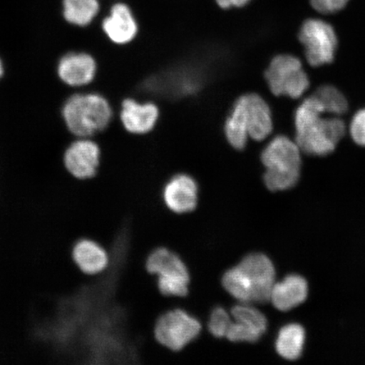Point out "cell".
Masks as SVG:
<instances>
[{
	"label": "cell",
	"mask_w": 365,
	"mask_h": 365,
	"mask_svg": "<svg viewBox=\"0 0 365 365\" xmlns=\"http://www.w3.org/2000/svg\"><path fill=\"white\" fill-rule=\"evenodd\" d=\"M314 96L305 98L294 113L295 141L303 153L325 157L334 152L346 134L344 122L337 116L324 117Z\"/></svg>",
	"instance_id": "1"
},
{
	"label": "cell",
	"mask_w": 365,
	"mask_h": 365,
	"mask_svg": "<svg viewBox=\"0 0 365 365\" xmlns=\"http://www.w3.org/2000/svg\"><path fill=\"white\" fill-rule=\"evenodd\" d=\"M63 124L73 138H96L115 120V107L93 89L73 91L61 105Z\"/></svg>",
	"instance_id": "2"
},
{
	"label": "cell",
	"mask_w": 365,
	"mask_h": 365,
	"mask_svg": "<svg viewBox=\"0 0 365 365\" xmlns=\"http://www.w3.org/2000/svg\"><path fill=\"white\" fill-rule=\"evenodd\" d=\"M302 153L296 141L286 135H277L269 141L261 155L266 168L264 182L268 190L277 192L290 190L297 185L300 178Z\"/></svg>",
	"instance_id": "3"
},
{
	"label": "cell",
	"mask_w": 365,
	"mask_h": 365,
	"mask_svg": "<svg viewBox=\"0 0 365 365\" xmlns=\"http://www.w3.org/2000/svg\"><path fill=\"white\" fill-rule=\"evenodd\" d=\"M264 79L273 95L299 99L309 88V79L302 62L291 54H279L272 59Z\"/></svg>",
	"instance_id": "4"
},
{
	"label": "cell",
	"mask_w": 365,
	"mask_h": 365,
	"mask_svg": "<svg viewBox=\"0 0 365 365\" xmlns=\"http://www.w3.org/2000/svg\"><path fill=\"white\" fill-rule=\"evenodd\" d=\"M299 39L309 66L319 67L334 61L339 39L329 23L314 18L305 21L300 27Z\"/></svg>",
	"instance_id": "5"
},
{
	"label": "cell",
	"mask_w": 365,
	"mask_h": 365,
	"mask_svg": "<svg viewBox=\"0 0 365 365\" xmlns=\"http://www.w3.org/2000/svg\"><path fill=\"white\" fill-rule=\"evenodd\" d=\"M202 331L197 319L182 309H173L162 314L155 324V339L173 351H180L194 341Z\"/></svg>",
	"instance_id": "6"
},
{
	"label": "cell",
	"mask_w": 365,
	"mask_h": 365,
	"mask_svg": "<svg viewBox=\"0 0 365 365\" xmlns=\"http://www.w3.org/2000/svg\"><path fill=\"white\" fill-rule=\"evenodd\" d=\"M56 75L72 91L93 86L98 75L99 63L93 53L86 50H70L58 58Z\"/></svg>",
	"instance_id": "7"
},
{
	"label": "cell",
	"mask_w": 365,
	"mask_h": 365,
	"mask_svg": "<svg viewBox=\"0 0 365 365\" xmlns=\"http://www.w3.org/2000/svg\"><path fill=\"white\" fill-rule=\"evenodd\" d=\"M103 160L101 145L95 138H74L66 145L62 161L75 179L86 181L97 176Z\"/></svg>",
	"instance_id": "8"
},
{
	"label": "cell",
	"mask_w": 365,
	"mask_h": 365,
	"mask_svg": "<svg viewBox=\"0 0 365 365\" xmlns=\"http://www.w3.org/2000/svg\"><path fill=\"white\" fill-rule=\"evenodd\" d=\"M118 122L126 133L143 135L150 133L156 126L159 108L150 102H140L135 98H123L118 108Z\"/></svg>",
	"instance_id": "9"
},
{
	"label": "cell",
	"mask_w": 365,
	"mask_h": 365,
	"mask_svg": "<svg viewBox=\"0 0 365 365\" xmlns=\"http://www.w3.org/2000/svg\"><path fill=\"white\" fill-rule=\"evenodd\" d=\"M241 267L252 284L253 303L264 304L270 301L272 287L275 284L276 269L266 255L252 253L240 262Z\"/></svg>",
	"instance_id": "10"
},
{
	"label": "cell",
	"mask_w": 365,
	"mask_h": 365,
	"mask_svg": "<svg viewBox=\"0 0 365 365\" xmlns=\"http://www.w3.org/2000/svg\"><path fill=\"white\" fill-rule=\"evenodd\" d=\"M102 29L113 45L126 46L133 42L138 34V25L129 6L125 4H114L110 15L104 18Z\"/></svg>",
	"instance_id": "11"
},
{
	"label": "cell",
	"mask_w": 365,
	"mask_h": 365,
	"mask_svg": "<svg viewBox=\"0 0 365 365\" xmlns=\"http://www.w3.org/2000/svg\"><path fill=\"white\" fill-rule=\"evenodd\" d=\"M163 200L168 209L179 214L194 211L198 202L197 184L190 175H177L167 182Z\"/></svg>",
	"instance_id": "12"
},
{
	"label": "cell",
	"mask_w": 365,
	"mask_h": 365,
	"mask_svg": "<svg viewBox=\"0 0 365 365\" xmlns=\"http://www.w3.org/2000/svg\"><path fill=\"white\" fill-rule=\"evenodd\" d=\"M241 97L245 104L250 138L255 141L266 140L273 130L270 107L259 94L248 93Z\"/></svg>",
	"instance_id": "13"
},
{
	"label": "cell",
	"mask_w": 365,
	"mask_h": 365,
	"mask_svg": "<svg viewBox=\"0 0 365 365\" xmlns=\"http://www.w3.org/2000/svg\"><path fill=\"white\" fill-rule=\"evenodd\" d=\"M308 284L303 277L291 274L272 287L270 301L280 312H289L303 304L308 296Z\"/></svg>",
	"instance_id": "14"
},
{
	"label": "cell",
	"mask_w": 365,
	"mask_h": 365,
	"mask_svg": "<svg viewBox=\"0 0 365 365\" xmlns=\"http://www.w3.org/2000/svg\"><path fill=\"white\" fill-rule=\"evenodd\" d=\"M72 257L77 267L86 276H97L108 267L109 255L98 242L81 240L73 248Z\"/></svg>",
	"instance_id": "15"
},
{
	"label": "cell",
	"mask_w": 365,
	"mask_h": 365,
	"mask_svg": "<svg viewBox=\"0 0 365 365\" xmlns=\"http://www.w3.org/2000/svg\"><path fill=\"white\" fill-rule=\"evenodd\" d=\"M145 271L158 278L190 279L188 268L179 255L166 248L160 247L148 255L145 262Z\"/></svg>",
	"instance_id": "16"
},
{
	"label": "cell",
	"mask_w": 365,
	"mask_h": 365,
	"mask_svg": "<svg viewBox=\"0 0 365 365\" xmlns=\"http://www.w3.org/2000/svg\"><path fill=\"white\" fill-rule=\"evenodd\" d=\"M305 331L299 324L291 323L282 327L277 336L275 348L278 354L287 360H296L302 355Z\"/></svg>",
	"instance_id": "17"
},
{
	"label": "cell",
	"mask_w": 365,
	"mask_h": 365,
	"mask_svg": "<svg viewBox=\"0 0 365 365\" xmlns=\"http://www.w3.org/2000/svg\"><path fill=\"white\" fill-rule=\"evenodd\" d=\"M225 134L232 148L243 150L250 138L246 123L245 104L242 97L237 99L225 125Z\"/></svg>",
	"instance_id": "18"
},
{
	"label": "cell",
	"mask_w": 365,
	"mask_h": 365,
	"mask_svg": "<svg viewBox=\"0 0 365 365\" xmlns=\"http://www.w3.org/2000/svg\"><path fill=\"white\" fill-rule=\"evenodd\" d=\"M63 16L72 26L86 27L93 21L99 12L98 0H63Z\"/></svg>",
	"instance_id": "19"
},
{
	"label": "cell",
	"mask_w": 365,
	"mask_h": 365,
	"mask_svg": "<svg viewBox=\"0 0 365 365\" xmlns=\"http://www.w3.org/2000/svg\"><path fill=\"white\" fill-rule=\"evenodd\" d=\"M222 286L228 294L240 302L253 303L252 284L239 264L225 273L222 277Z\"/></svg>",
	"instance_id": "20"
},
{
	"label": "cell",
	"mask_w": 365,
	"mask_h": 365,
	"mask_svg": "<svg viewBox=\"0 0 365 365\" xmlns=\"http://www.w3.org/2000/svg\"><path fill=\"white\" fill-rule=\"evenodd\" d=\"M313 96L322 104L326 114L340 116L349 110V103L344 93L335 86L324 85L314 91Z\"/></svg>",
	"instance_id": "21"
},
{
	"label": "cell",
	"mask_w": 365,
	"mask_h": 365,
	"mask_svg": "<svg viewBox=\"0 0 365 365\" xmlns=\"http://www.w3.org/2000/svg\"><path fill=\"white\" fill-rule=\"evenodd\" d=\"M231 316L235 322L252 328L262 336L267 330L268 322L266 316L250 303L235 305L231 310Z\"/></svg>",
	"instance_id": "22"
},
{
	"label": "cell",
	"mask_w": 365,
	"mask_h": 365,
	"mask_svg": "<svg viewBox=\"0 0 365 365\" xmlns=\"http://www.w3.org/2000/svg\"><path fill=\"white\" fill-rule=\"evenodd\" d=\"M232 321L230 314L225 308L216 307L210 314L208 329L217 339L226 337Z\"/></svg>",
	"instance_id": "23"
},
{
	"label": "cell",
	"mask_w": 365,
	"mask_h": 365,
	"mask_svg": "<svg viewBox=\"0 0 365 365\" xmlns=\"http://www.w3.org/2000/svg\"><path fill=\"white\" fill-rule=\"evenodd\" d=\"M226 337L232 342H257L262 335L244 324L232 322Z\"/></svg>",
	"instance_id": "24"
},
{
	"label": "cell",
	"mask_w": 365,
	"mask_h": 365,
	"mask_svg": "<svg viewBox=\"0 0 365 365\" xmlns=\"http://www.w3.org/2000/svg\"><path fill=\"white\" fill-rule=\"evenodd\" d=\"M349 131L354 143L360 147H365V108L354 114Z\"/></svg>",
	"instance_id": "25"
},
{
	"label": "cell",
	"mask_w": 365,
	"mask_h": 365,
	"mask_svg": "<svg viewBox=\"0 0 365 365\" xmlns=\"http://www.w3.org/2000/svg\"><path fill=\"white\" fill-rule=\"evenodd\" d=\"M314 10L324 15L335 14L344 9L349 0H309Z\"/></svg>",
	"instance_id": "26"
},
{
	"label": "cell",
	"mask_w": 365,
	"mask_h": 365,
	"mask_svg": "<svg viewBox=\"0 0 365 365\" xmlns=\"http://www.w3.org/2000/svg\"><path fill=\"white\" fill-rule=\"evenodd\" d=\"M250 1V0H216L218 6L223 9V10H227V9H231L234 7H244Z\"/></svg>",
	"instance_id": "27"
},
{
	"label": "cell",
	"mask_w": 365,
	"mask_h": 365,
	"mask_svg": "<svg viewBox=\"0 0 365 365\" xmlns=\"http://www.w3.org/2000/svg\"><path fill=\"white\" fill-rule=\"evenodd\" d=\"M6 75V65L4 59L0 57V81H2Z\"/></svg>",
	"instance_id": "28"
}]
</instances>
